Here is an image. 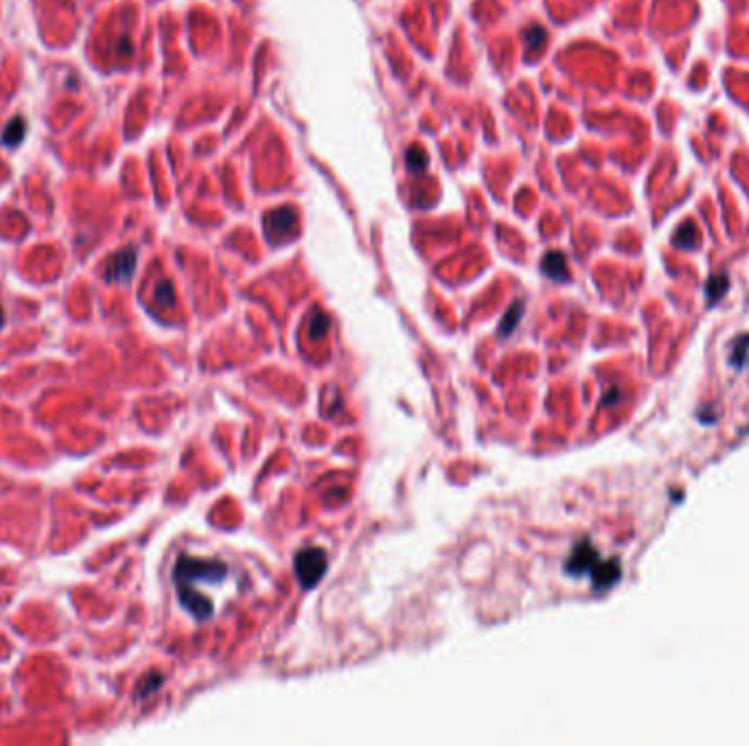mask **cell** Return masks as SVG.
<instances>
[{"mask_svg":"<svg viewBox=\"0 0 749 746\" xmlns=\"http://www.w3.org/2000/svg\"><path fill=\"white\" fill-rule=\"evenodd\" d=\"M294 571L303 589H314L327 571V554L320 547H305L296 554Z\"/></svg>","mask_w":749,"mask_h":746,"instance_id":"cell-2","label":"cell"},{"mask_svg":"<svg viewBox=\"0 0 749 746\" xmlns=\"http://www.w3.org/2000/svg\"><path fill=\"white\" fill-rule=\"evenodd\" d=\"M329 324H331L329 315L322 313V311H316V313L312 315V320H309V337H312V340H322V337L327 335Z\"/></svg>","mask_w":749,"mask_h":746,"instance_id":"cell-12","label":"cell"},{"mask_svg":"<svg viewBox=\"0 0 749 746\" xmlns=\"http://www.w3.org/2000/svg\"><path fill=\"white\" fill-rule=\"evenodd\" d=\"M522 315H524V302H518V304H513V306L509 308V313L504 315V320H502V328H500V335H502V337H509L511 333H513L515 328H518V324H520Z\"/></svg>","mask_w":749,"mask_h":746,"instance_id":"cell-11","label":"cell"},{"mask_svg":"<svg viewBox=\"0 0 749 746\" xmlns=\"http://www.w3.org/2000/svg\"><path fill=\"white\" fill-rule=\"evenodd\" d=\"M3 326H5V311H3V306H0V328Z\"/></svg>","mask_w":749,"mask_h":746,"instance_id":"cell-17","label":"cell"},{"mask_svg":"<svg viewBox=\"0 0 749 746\" xmlns=\"http://www.w3.org/2000/svg\"><path fill=\"white\" fill-rule=\"evenodd\" d=\"M136 269V250L127 248L119 254H114L108 267H106V280L108 282H127L134 276Z\"/></svg>","mask_w":749,"mask_h":746,"instance_id":"cell-4","label":"cell"},{"mask_svg":"<svg viewBox=\"0 0 749 746\" xmlns=\"http://www.w3.org/2000/svg\"><path fill=\"white\" fill-rule=\"evenodd\" d=\"M153 298L160 306H173L176 304V293H173V285L169 280H160L156 285V291H153Z\"/></svg>","mask_w":749,"mask_h":746,"instance_id":"cell-13","label":"cell"},{"mask_svg":"<svg viewBox=\"0 0 749 746\" xmlns=\"http://www.w3.org/2000/svg\"><path fill=\"white\" fill-rule=\"evenodd\" d=\"M408 166H410L412 171H421V169H425V166H428V156L423 153V149L412 147V149L408 151Z\"/></svg>","mask_w":749,"mask_h":746,"instance_id":"cell-15","label":"cell"},{"mask_svg":"<svg viewBox=\"0 0 749 746\" xmlns=\"http://www.w3.org/2000/svg\"><path fill=\"white\" fill-rule=\"evenodd\" d=\"M228 573V565L215 558L180 556L173 569L178 591H196L198 582H222Z\"/></svg>","mask_w":749,"mask_h":746,"instance_id":"cell-1","label":"cell"},{"mask_svg":"<svg viewBox=\"0 0 749 746\" xmlns=\"http://www.w3.org/2000/svg\"><path fill=\"white\" fill-rule=\"evenodd\" d=\"M620 576H623V569H620V562L616 558L605 560V562L598 560L596 567L591 569V585L596 591H605V589L614 587L620 580Z\"/></svg>","mask_w":749,"mask_h":746,"instance_id":"cell-5","label":"cell"},{"mask_svg":"<svg viewBox=\"0 0 749 746\" xmlns=\"http://www.w3.org/2000/svg\"><path fill=\"white\" fill-rule=\"evenodd\" d=\"M526 44H528V48L533 50V53H537V50L546 44V31L541 27H531L526 31Z\"/></svg>","mask_w":749,"mask_h":746,"instance_id":"cell-14","label":"cell"},{"mask_svg":"<svg viewBox=\"0 0 749 746\" xmlns=\"http://www.w3.org/2000/svg\"><path fill=\"white\" fill-rule=\"evenodd\" d=\"M598 565V551L589 541L578 543L572 551L570 560L565 562V571L570 576H585Z\"/></svg>","mask_w":749,"mask_h":746,"instance_id":"cell-3","label":"cell"},{"mask_svg":"<svg viewBox=\"0 0 749 746\" xmlns=\"http://www.w3.org/2000/svg\"><path fill=\"white\" fill-rule=\"evenodd\" d=\"M160 685H162V676H160V674H149V676L143 680V683L138 685V698L149 696V694H151L153 689H158Z\"/></svg>","mask_w":749,"mask_h":746,"instance_id":"cell-16","label":"cell"},{"mask_svg":"<svg viewBox=\"0 0 749 746\" xmlns=\"http://www.w3.org/2000/svg\"><path fill=\"white\" fill-rule=\"evenodd\" d=\"M265 226H267V233L272 237L287 235L296 226V210L294 208H276L267 215Z\"/></svg>","mask_w":749,"mask_h":746,"instance_id":"cell-6","label":"cell"},{"mask_svg":"<svg viewBox=\"0 0 749 746\" xmlns=\"http://www.w3.org/2000/svg\"><path fill=\"white\" fill-rule=\"evenodd\" d=\"M675 246L677 248H683V250H692L696 246V241H699V235H696V228L692 222H686L683 226L677 228L675 233Z\"/></svg>","mask_w":749,"mask_h":746,"instance_id":"cell-10","label":"cell"},{"mask_svg":"<svg viewBox=\"0 0 749 746\" xmlns=\"http://www.w3.org/2000/svg\"><path fill=\"white\" fill-rule=\"evenodd\" d=\"M728 289H730V278H728V274H717V276L710 278L708 285H705V293H708L710 304L719 302L723 295L728 293Z\"/></svg>","mask_w":749,"mask_h":746,"instance_id":"cell-9","label":"cell"},{"mask_svg":"<svg viewBox=\"0 0 749 746\" xmlns=\"http://www.w3.org/2000/svg\"><path fill=\"white\" fill-rule=\"evenodd\" d=\"M541 272H544L548 278L552 280H567V263H565V256L561 252H548L544 256V261H541Z\"/></svg>","mask_w":749,"mask_h":746,"instance_id":"cell-7","label":"cell"},{"mask_svg":"<svg viewBox=\"0 0 749 746\" xmlns=\"http://www.w3.org/2000/svg\"><path fill=\"white\" fill-rule=\"evenodd\" d=\"M24 134H27V123H24L22 117H16L14 121H9L7 130L3 132V145L5 147H18L22 143Z\"/></svg>","mask_w":749,"mask_h":746,"instance_id":"cell-8","label":"cell"}]
</instances>
